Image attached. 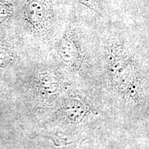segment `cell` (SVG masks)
<instances>
[{"instance_id": "6da1fadb", "label": "cell", "mask_w": 149, "mask_h": 149, "mask_svg": "<svg viewBox=\"0 0 149 149\" xmlns=\"http://www.w3.org/2000/svg\"><path fill=\"white\" fill-rule=\"evenodd\" d=\"M105 72L111 90L128 106L138 107L144 98V76L137 57L122 40L109 44Z\"/></svg>"}, {"instance_id": "7a4b0ae2", "label": "cell", "mask_w": 149, "mask_h": 149, "mask_svg": "<svg viewBox=\"0 0 149 149\" xmlns=\"http://www.w3.org/2000/svg\"><path fill=\"white\" fill-rule=\"evenodd\" d=\"M59 59L67 69L74 74L83 73L88 65V57L79 28L70 25L57 46Z\"/></svg>"}, {"instance_id": "3957f363", "label": "cell", "mask_w": 149, "mask_h": 149, "mask_svg": "<svg viewBox=\"0 0 149 149\" xmlns=\"http://www.w3.org/2000/svg\"><path fill=\"white\" fill-rule=\"evenodd\" d=\"M24 21L32 32L45 35L52 29L54 8L52 0H22Z\"/></svg>"}, {"instance_id": "277c9868", "label": "cell", "mask_w": 149, "mask_h": 149, "mask_svg": "<svg viewBox=\"0 0 149 149\" xmlns=\"http://www.w3.org/2000/svg\"><path fill=\"white\" fill-rule=\"evenodd\" d=\"M93 114V107L88 97L74 93L63 100L57 113L61 122L70 125L84 124Z\"/></svg>"}, {"instance_id": "5b68a950", "label": "cell", "mask_w": 149, "mask_h": 149, "mask_svg": "<svg viewBox=\"0 0 149 149\" xmlns=\"http://www.w3.org/2000/svg\"><path fill=\"white\" fill-rule=\"evenodd\" d=\"M60 88V81L55 74L46 72L41 74L37 78V93L42 100L51 101L55 99Z\"/></svg>"}, {"instance_id": "8992f818", "label": "cell", "mask_w": 149, "mask_h": 149, "mask_svg": "<svg viewBox=\"0 0 149 149\" xmlns=\"http://www.w3.org/2000/svg\"><path fill=\"white\" fill-rule=\"evenodd\" d=\"M13 0H0V24L8 21L13 15Z\"/></svg>"}, {"instance_id": "52a82bcc", "label": "cell", "mask_w": 149, "mask_h": 149, "mask_svg": "<svg viewBox=\"0 0 149 149\" xmlns=\"http://www.w3.org/2000/svg\"><path fill=\"white\" fill-rule=\"evenodd\" d=\"M13 51L6 43L0 42V65H5L12 60Z\"/></svg>"}, {"instance_id": "ba28073f", "label": "cell", "mask_w": 149, "mask_h": 149, "mask_svg": "<svg viewBox=\"0 0 149 149\" xmlns=\"http://www.w3.org/2000/svg\"><path fill=\"white\" fill-rule=\"evenodd\" d=\"M81 4L88 8L89 10H92L94 13H97V7L95 0H79Z\"/></svg>"}]
</instances>
